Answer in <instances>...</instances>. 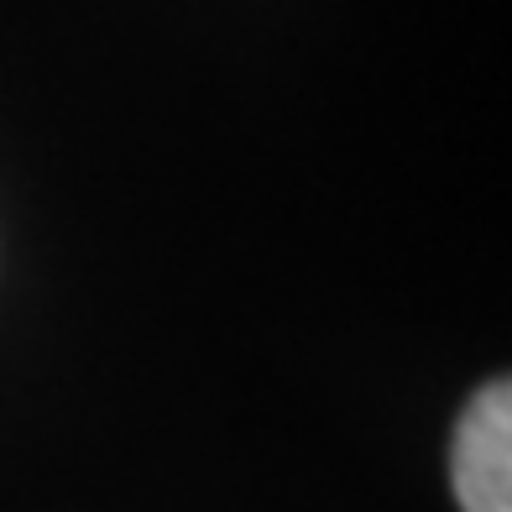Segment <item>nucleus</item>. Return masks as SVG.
<instances>
[{
    "instance_id": "nucleus-1",
    "label": "nucleus",
    "mask_w": 512,
    "mask_h": 512,
    "mask_svg": "<svg viewBox=\"0 0 512 512\" xmlns=\"http://www.w3.org/2000/svg\"><path fill=\"white\" fill-rule=\"evenodd\" d=\"M455 497L465 512H512V387L486 382L455 429Z\"/></svg>"
}]
</instances>
